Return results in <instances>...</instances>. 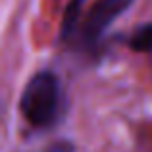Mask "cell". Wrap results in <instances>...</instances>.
Segmentation results:
<instances>
[{
    "mask_svg": "<svg viewBox=\"0 0 152 152\" xmlns=\"http://www.w3.org/2000/svg\"><path fill=\"white\" fill-rule=\"evenodd\" d=\"M135 0H96L89 10L81 27V39L85 45H94L106 33V29L133 4Z\"/></svg>",
    "mask_w": 152,
    "mask_h": 152,
    "instance_id": "obj_2",
    "label": "cell"
},
{
    "mask_svg": "<svg viewBox=\"0 0 152 152\" xmlns=\"http://www.w3.org/2000/svg\"><path fill=\"white\" fill-rule=\"evenodd\" d=\"M46 152H75V148H73V145H71V142L60 141V142H56V145H52Z\"/></svg>",
    "mask_w": 152,
    "mask_h": 152,
    "instance_id": "obj_5",
    "label": "cell"
},
{
    "mask_svg": "<svg viewBox=\"0 0 152 152\" xmlns=\"http://www.w3.org/2000/svg\"><path fill=\"white\" fill-rule=\"evenodd\" d=\"M81 8H83V0H69V4L66 6V12H64V19H62V37L67 39L75 31V27L79 25Z\"/></svg>",
    "mask_w": 152,
    "mask_h": 152,
    "instance_id": "obj_3",
    "label": "cell"
},
{
    "mask_svg": "<svg viewBox=\"0 0 152 152\" xmlns=\"http://www.w3.org/2000/svg\"><path fill=\"white\" fill-rule=\"evenodd\" d=\"M131 48L135 52H150L152 50V23L141 25L131 37Z\"/></svg>",
    "mask_w": 152,
    "mask_h": 152,
    "instance_id": "obj_4",
    "label": "cell"
},
{
    "mask_svg": "<svg viewBox=\"0 0 152 152\" xmlns=\"http://www.w3.org/2000/svg\"><path fill=\"white\" fill-rule=\"evenodd\" d=\"M60 106V81L50 71H41L29 79L21 93L19 110L35 127H45L54 119Z\"/></svg>",
    "mask_w": 152,
    "mask_h": 152,
    "instance_id": "obj_1",
    "label": "cell"
}]
</instances>
